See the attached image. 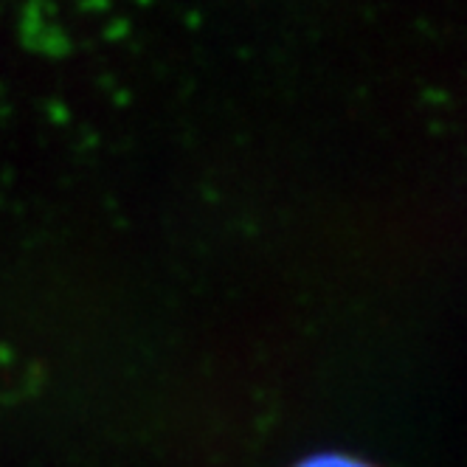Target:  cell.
<instances>
[{"label":"cell","mask_w":467,"mask_h":467,"mask_svg":"<svg viewBox=\"0 0 467 467\" xmlns=\"http://www.w3.org/2000/svg\"><path fill=\"white\" fill-rule=\"evenodd\" d=\"M298 467H372V464H366L355 456H344V453H318Z\"/></svg>","instance_id":"cell-1"}]
</instances>
